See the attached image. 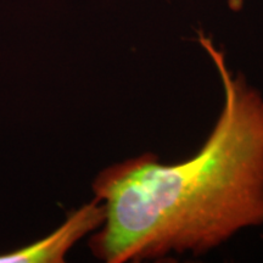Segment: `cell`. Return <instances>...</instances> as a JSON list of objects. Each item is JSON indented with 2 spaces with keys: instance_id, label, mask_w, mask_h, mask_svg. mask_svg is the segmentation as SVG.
Listing matches in <instances>:
<instances>
[{
  "instance_id": "obj_2",
  "label": "cell",
  "mask_w": 263,
  "mask_h": 263,
  "mask_svg": "<svg viewBox=\"0 0 263 263\" xmlns=\"http://www.w3.org/2000/svg\"><path fill=\"white\" fill-rule=\"evenodd\" d=\"M105 219L103 202L95 199L72 211L66 221L45 238L11 252L0 254V263H61L73 246L100 228Z\"/></svg>"
},
{
  "instance_id": "obj_1",
  "label": "cell",
  "mask_w": 263,
  "mask_h": 263,
  "mask_svg": "<svg viewBox=\"0 0 263 263\" xmlns=\"http://www.w3.org/2000/svg\"><path fill=\"white\" fill-rule=\"evenodd\" d=\"M199 41L221 77L222 112L188 160L164 164L146 153L98 174L93 192L105 219L89 248L101 261L201 255L263 227V94L229 70L211 39Z\"/></svg>"
}]
</instances>
